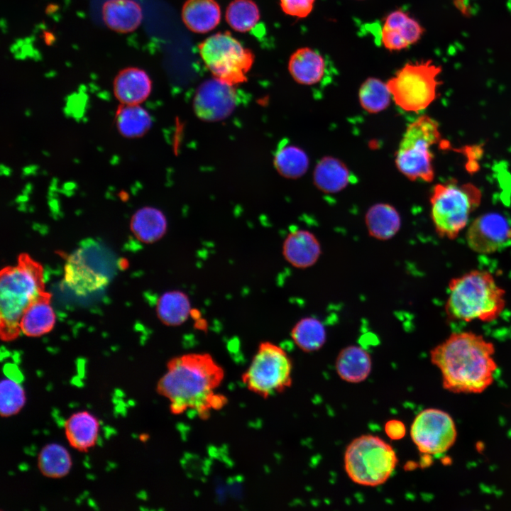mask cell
I'll list each match as a JSON object with an SVG mask.
<instances>
[{
	"instance_id": "cell-33",
	"label": "cell",
	"mask_w": 511,
	"mask_h": 511,
	"mask_svg": "<svg viewBox=\"0 0 511 511\" xmlns=\"http://www.w3.org/2000/svg\"><path fill=\"white\" fill-rule=\"evenodd\" d=\"M226 21L235 31L244 33L252 29L260 19V11L252 0H233L226 11Z\"/></svg>"
},
{
	"instance_id": "cell-17",
	"label": "cell",
	"mask_w": 511,
	"mask_h": 511,
	"mask_svg": "<svg viewBox=\"0 0 511 511\" xmlns=\"http://www.w3.org/2000/svg\"><path fill=\"white\" fill-rule=\"evenodd\" d=\"M151 89L149 76L138 67L123 69L114 79V94L121 104H141L148 97Z\"/></svg>"
},
{
	"instance_id": "cell-2",
	"label": "cell",
	"mask_w": 511,
	"mask_h": 511,
	"mask_svg": "<svg viewBox=\"0 0 511 511\" xmlns=\"http://www.w3.org/2000/svg\"><path fill=\"white\" fill-rule=\"evenodd\" d=\"M494 344L472 331L454 332L430 352L443 388L454 393L477 394L494 381L498 365Z\"/></svg>"
},
{
	"instance_id": "cell-9",
	"label": "cell",
	"mask_w": 511,
	"mask_h": 511,
	"mask_svg": "<svg viewBox=\"0 0 511 511\" xmlns=\"http://www.w3.org/2000/svg\"><path fill=\"white\" fill-rule=\"evenodd\" d=\"M292 370L291 359L282 347L262 341L242 375V381L251 392L267 398L292 385Z\"/></svg>"
},
{
	"instance_id": "cell-16",
	"label": "cell",
	"mask_w": 511,
	"mask_h": 511,
	"mask_svg": "<svg viewBox=\"0 0 511 511\" xmlns=\"http://www.w3.org/2000/svg\"><path fill=\"white\" fill-rule=\"evenodd\" d=\"M63 427L68 444L78 451L87 452L97 444L99 420L87 410L72 413L65 421Z\"/></svg>"
},
{
	"instance_id": "cell-12",
	"label": "cell",
	"mask_w": 511,
	"mask_h": 511,
	"mask_svg": "<svg viewBox=\"0 0 511 511\" xmlns=\"http://www.w3.org/2000/svg\"><path fill=\"white\" fill-rule=\"evenodd\" d=\"M466 243L473 251L490 254L511 244V221L498 212L480 215L466 231Z\"/></svg>"
},
{
	"instance_id": "cell-34",
	"label": "cell",
	"mask_w": 511,
	"mask_h": 511,
	"mask_svg": "<svg viewBox=\"0 0 511 511\" xmlns=\"http://www.w3.org/2000/svg\"><path fill=\"white\" fill-rule=\"evenodd\" d=\"M26 394L21 383L11 376H5L0 383V414L9 418L18 414L26 403Z\"/></svg>"
},
{
	"instance_id": "cell-20",
	"label": "cell",
	"mask_w": 511,
	"mask_h": 511,
	"mask_svg": "<svg viewBox=\"0 0 511 511\" xmlns=\"http://www.w3.org/2000/svg\"><path fill=\"white\" fill-rule=\"evenodd\" d=\"M352 177L346 164L332 156H324L320 159L313 172L314 185L326 194L341 192L352 182Z\"/></svg>"
},
{
	"instance_id": "cell-4",
	"label": "cell",
	"mask_w": 511,
	"mask_h": 511,
	"mask_svg": "<svg viewBox=\"0 0 511 511\" xmlns=\"http://www.w3.org/2000/svg\"><path fill=\"white\" fill-rule=\"evenodd\" d=\"M505 291L490 272L473 270L449 282L445 312L450 320L491 322L505 307Z\"/></svg>"
},
{
	"instance_id": "cell-6",
	"label": "cell",
	"mask_w": 511,
	"mask_h": 511,
	"mask_svg": "<svg viewBox=\"0 0 511 511\" xmlns=\"http://www.w3.org/2000/svg\"><path fill=\"white\" fill-rule=\"evenodd\" d=\"M436 120L422 115L410 123L395 154V165L407 179L431 182L434 179L432 147L441 140Z\"/></svg>"
},
{
	"instance_id": "cell-27",
	"label": "cell",
	"mask_w": 511,
	"mask_h": 511,
	"mask_svg": "<svg viewBox=\"0 0 511 511\" xmlns=\"http://www.w3.org/2000/svg\"><path fill=\"white\" fill-rule=\"evenodd\" d=\"M190 300L187 294L179 290L165 292L158 300L156 314L165 325L177 326L192 315Z\"/></svg>"
},
{
	"instance_id": "cell-15",
	"label": "cell",
	"mask_w": 511,
	"mask_h": 511,
	"mask_svg": "<svg viewBox=\"0 0 511 511\" xmlns=\"http://www.w3.org/2000/svg\"><path fill=\"white\" fill-rule=\"evenodd\" d=\"M282 256L292 266L304 269L314 265L322 253L317 238L304 229L291 231L286 236L282 248Z\"/></svg>"
},
{
	"instance_id": "cell-21",
	"label": "cell",
	"mask_w": 511,
	"mask_h": 511,
	"mask_svg": "<svg viewBox=\"0 0 511 511\" xmlns=\"http://www.w3.org/2000/svg\"><path fill=\"white\" fill-rule=\"evenodd\" d=\"M50 300L51 295L45 291L27 307L20 322L23 334L36 337L52 330L56 317Z\"/></svg>"
},
{
	"instance_id": "cell-8",
	"label": "cell",
	"mask_w": 511,
	"mask_h": 511,
	"mask_svg": "<svg viewBox=\"0 0 511 511\" xmlns=\"http://www.w3.org/2000/svg\"><path fill=\"white\" fill-rule=\"evenodd\" d=\"M441 72V67L432 60L408 62L386 84L397 106L419 112L436 99Z\"/></svg>"
},
{
	"instance_id": "cell-22",
	"label": "cell",
	"mask_w": 511,
	"mask_h": 511,
	"mask_svg": "<svg viewBox=\"0 0 511 511\" xmlns=\"http://www.w3.org/2000/svg\"><path fill=\"white\" fill-rule=\"evenodd\" d=\"M182 19L191 31L205 33L219 23L220 6L215 0H187L182 9Z\"/></svg>"
},
{
	"instance_id": "cell-31",
	"label": "cell",
	"mask_w": 511,
	"mask_h": 511,
	"mask_svg": "<svg viewBox=\"0 0 511 511\" xmlns=\"http://www.w3.org/2000/svg\"><path fill=\"white\" fill-rule=\"evenodd\" d=\"M274 165L282 176L297 179L306 173L309 163L307 153L302 148L294 145H283L275 153Z\"/></svg>"
},
{
	"instance_id": "cell-30",
	"label": "cell",
	"mask_w": 511,
	"mask_h": 511,
	"mask_svg": "<svg viewBox=\"0 0 511 511\" xmlns=\"http://www.w3.org/2000/svg\"><path fill=\"white\" fill-rule=\"evenodd\" d=\"M290 336L296 346L307 353L319 350L326 340L323 323L312 317L300 319L292 327Z\"/></svg>"
},
{
	"instance_id": "cell-25",
	"label": "cell",
	"mask_w": 511,
	"mask_h": 511,
	"mask_svg": "<svg viewBox=\"0 0 511 511\" xmlns=\"http://www.w3.org/2000/svg\"><path fill=\"white\" fill-rule=\"evenodd\" d=\"M167 219L157 208L144 207L132 216L130 228L135 237L142 243H153L163 237L167 231Z\"/></svg>"
},
{
	"instance_id": "cell-14",
	"label": "cell",
	"mask_w": 511,
	"mask_h": 511,
	"mask_svg": "<svg viewBox=\"0 0 511 511\" xmlns=\"http://www.w3.org/2000/svg\"><path fill=\"white\" fill-rule=\"evenodd\" d=\"M424 33V27L401 9L389 13L380 30V43L390 51H400L417 43Z\"/></svg>"
},
{
	"instance_id": "cell-13",
	"label": "cell",
	"mask_w": 511,
	"mask_h": 511,
	"mask_svg": "<svg viewBox=\"0 0 511 511\" xmlns=\"http://www.w3.org/2000/svg\"><path fill=\"white\" fill-rule=\"evenodd\" d=\"M236 104V94L233 86L216 77L203 82L193 100L196 115L206 121L226 119L232 113Z\"/></svg>"
},
{
	"instance_id": "cell-11",
	"label": "cell",
	"mask_w": 511,
	"mask_h": 511,
	"mask_svg": "<svg viewBox=\"0 0 511 511\" xmlns=\"http://www.w3.org/2000/svg\"><path fill=\"white\" fill-rule=\"evenodd\" d=\"M410 436L421 453L438 455L445 453L454 444L457 430L449 414L439 409L428 408L414 418Z\"/></svg>"
},
{
	"instance_id": "cell-24",
	"label": "cell",
	"mask_w": 511,
	"mask_h": 511,
	"mask_svg": "<svg viewBox=\"0 0 511 511\" xmlns=\"http://www.w3.org/2000/svg\"><path fill=\"white\" fill-rule=\"evenodd\" d=\"M335 368L341 379L348 383H358L370 375L372 361L370 354L363 348L351 345L339 352Z\"/></svg>"
},
{
	"instance_id": "cell-18",
	"label": "cell",
	"mask_w": 511,
	"mask_h": 511,
	"mask_svg": "<svg viewBox=\"0 0 511 511\" xmlns=\"http://www.w3.org/2000/svg\"><path fill=\"white\" fill-rule=\"evenodd\" d=\"M326 64L324 56L317 50L303 47L296 50L290 57L288 70L297 83L312 86L319 83L326 73Z\"/></svg>"
},
{
	"instance_id": "cell-23",
	"label": "cell",
	"mask_w": 511,
	"mask_h": 511,
	"mask_svg": "<svg viewBox=\"0 0 511 511\" xmlns=\"http://www.w3.org/2000/svg\"><path fill=\"white\" fill-rule=\"evenodd\" d=\"M65 281L75 292L84 294L106 284L107 278L97 273L82 251H78L69 258L65 265Z\"/></svg>"
},
{
	"instance_id": "cell-26",
	"label": "cell",
	"mask_w": 511,
	"mask_h": 511,
	"mask_svg": "<svg viewBox=\"0 0 511 511\" xmlns=\"http://www.w3.org/2000/svg\"><path fill=\"white\" fill-rule=\"evenodd\" d=\"M368 233L373 238L386 241L394 237L401 227V218L397 210L386 203L371 206L365 215Z\"/></svg>"
},
{
	"instance_id": "cell-7",
	"label": "cell",
	"mask_w": 511,
	"mask_h": 511,
	"mask_svg": "<svg viewBox=\"0 0 511 511\" xmlns=\"http://www.w3.org/2000/svg\"><path fill=\"white\" fill-rule=\"evenodd\" d=\"M344 462L345 471L353 482L374 487L388 480L398 459L390 444L377 436L366 434L350 443Z\"/></svg>"
},
{
	"instance_id": "cell-3",
	"label": "cell",
	"mask_w": 511,
	"mask_h": 511,
	"mask_svg": "<svg viewBox=\"0 0 511 511\" xmlns=\"http://www.w3.org/2000/svg\"><path fill=\"white\" fill-rule=\"evenodd\" d=\"M43 268L26 253L16 265L0 273V333L3 341L20 334V322L27 307L45 292Z\"/></svg>"
},
{
	"instance_id": "cell-1",
	"label": "cell",
	"mask_w": 511,
	"mask_h": 511,
	"mask_svg": "<svg viewBox=\"0 0 511 511\" xmlns=\"http://www.w3.org/2000/svg\"><path fill=\"white\" fill-rule=\"evenodd\" d=\"M224 377V369L210 354L185 353L167 362L156 391L168 400L172 414L192 412L207 419L227 403L226 397L216 392Z\"/></svg>"
},
{
	"instance_id": "cell-5",
	"label": "cell",
	"mask_w": 511,
	"mask_h": 511,
	"mask_svg": "<svg viewBox=\"0 0 511 511\" xmlns=\"http://www.w3.org/2000/svg\"><path fill=\"white\" fill-rule=\"evenodd\" d=\"M481 199L480 190L472 183L460 184L453 180L436 184L430 197L431 216L436 233L455 239L467 226Z\"/></svg>"
},
{
	"instance_id": "cell-35",
	"label": "cell",
	"mask_w": 511,
	"mask_h": 511,
	"mask_svg": "<svg viewBox=\"0 0 511 511\" xmlns=\"http://www.w3.org/2000/svg\"><path fill=\"white\" fill-rule=\"evenodd\" d=\"M316 0H280L282 11L292 17L302 18L313 10Z\"/></svg>"
},
{
	"instance_id": "cell-10",
	"label": "cell",
	"mask_w": 511,
	"mask_h": 511,
	"mask_svg": "<svg viewBox=\"0 0 511 511\" xmlns=\"http://www.w3.org/2000/svg\"><path fill=\"white\" fill-rule=\"evenodd\" d=\"M198 48L203 62L214 77L233 86L247 80L246 74L255 55L230 32L210 35Z\"/></svg>"
},
{
	"instance_id": "cell-28",
	"label": "cell",
	"mask_w": 511,
	"mask_h": 511,
	"mask_svg": "<svg viewBox=\"0 0 511 511\" xmlns=\"http://www.w3.org/2000/svg\"><path fill=\"white\" fill-rule=\"evenodd\" d=\"M37 467L45 477L58 479L65 477L72 467V458L65 446L59 443H49L38 454Z\"/></svg>"
},
{
	"instance_id": "cell-32",
	"label": "cell",
	"mask_w": 511,
	"mask_h": 511,
	"mask_svg": "<svg viewBox=\"0 0 511 511\" xmlns=\"http://www.w3.org/2000/svg\"><path fill=\"white\" fill-rule=\"evenodd\" d=\"M392 95L386 82L376 77L367 78L358 90V100L361 107L370 114H378L387 109Z\"/></svg>"
},
{
	"instance_id": "cell-29",
	"label": "cell",
	"mask_w": 511,
	"mask_h": 511,
	"mask_svg": "<svg viewBox=\"0 0 511 511\" xmlns=\"http://www.w3.org/2000/svg\"><path fill=\"white\" fill-rule=\"evenodd\" d=\"M115 119L118 131L128 138L143 136L152 126L150 114L140 104H121Z\"/></svg>"
},
{
	"instance_id": "cell-19",
	"label": "cell",
	"mask_w": 511,
	"mask_h": 511,
	"mask_svg": "<svg viewBox=\"0 0 511 511\" xmlns=\"http://www.w3.org/2000/svg\"><path fill=\"white\" fill-rule=\"evenodd\" d=\"M101 13L106 26L120 33L135 31L143 19L142 9L133 0H107L102 5Z\"/></svg>"
}]
</instances>
